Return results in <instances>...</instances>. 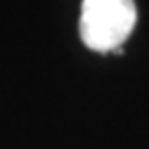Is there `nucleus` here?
I'll use <instances>...</instances> for the list:
<instances>
[{
    "mask_svg": "<svg viewBox=\"0 0 149 149\" xmlns=\"http://www.w3.org/2000/svg\"><path fill=\"white\" fill-rule=\"evenodd\" d=\"M137 23L135 0H83L79 17L81 42L93 52H116Z\"/></svg>",
    "mask_w": 149,
    "mask_h": 149,
    "instance_id": "obj_1",
    "label": "nucleus"
}]
</instances>
